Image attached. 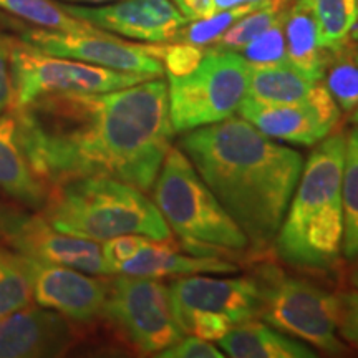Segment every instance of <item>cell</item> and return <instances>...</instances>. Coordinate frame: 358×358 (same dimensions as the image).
Returning a JSON list of instances; mask_svg holds the SVG:
<instances>
[{"instance_id": "cell-1", "label": "cell", "mask_w": 358, "mask_h": 358, "mask_svg": "<svg viewBox=\"0 0 358 358\" xmlns=\"http://www.w3.org/2000/svg\"><path fill=\"white\" fill-rule=\"evenodd\" d=\"M12 111L27 156L50 189L103 176L148 192L173 146L161 77L113 92L57 93Z\"/></svg>"}, {"instance_id": "cell-2", "label": "cell", "mask_w": 358, "mask_h": 358, "mask_svg": "<svg viewBox=\"0 0 358 358\" xmlns=\"http://www.w3.org/2000/svg\"><path fill=\"white\" fill-rule=\"evenodd\" d=\"M179 148L243 229L250 248L274 245L303 156L266 136L243 116L186 131Z\"/></svg>"}, {"instance_id": "cell-3", "label": "cell", "mask_w": 358, "mask_h": 358, "mask_svg": "<svg viewBox=\"0 0 358 358\" xmlns=\"http://www.w3.org/2000/svg\"><path fill=\"white\" fill-rule=\"evenodd\" d=\"M345 145V133H330L303 164L274 241L277 256L289 266L317 272L337 267L343 243Z\"/></svg>"}, {"instance_id": "cell-4", "label": "cell", "mask_w": 358, "mask_h": 358, "mask_svg": "<svg viewBox=\"0 0 358 358\" xmlns=\"http://www.w3.org/2000/svg\"><path fill=\"white\" fill-rule=\"evenodd\" d=\"M40 214L55 229L96 243L122 234L173 239L155 201L145 191L111 178H75L53 186Z\"/></svg>"}, {"instance_id": "cell-5", "label": "cell", "mask_w": 358, "mask_h": 358, "mask_svg": "<svg viewBox=\"0 0 358 358\" xmlns=\"http://www.w3.org/2000/svg\"><path fill=\"white\" fill-rule=\"evenodd\" d=\"M153 201L169 229L196 256L226 259L249 248V241L181 148H169L156 176Z\"/></svg>"}, {"instance_id": "cell-6", "label": "cell", "mask_w": 358, "mask_h": 358, "mask_svg": "<svg viewBox=\"0 0 358 358\" xmlns=\"http://www.w3.org/2000/svg\"><path fill=\"white\" fill-rule=\"evenodd\" d=\"M259 287V317L280 332L310 343L329 355H343L347 345L338 338V295L306 279L285 274L274 264L252 271Z\"/></svg>"}, {"instance_id": "cell-7", "label": "cell", "mask_w": 358, "mask_h": 358, "mask_svg": "<svg viewBox=\"0 0 358 358\" xmlns=\"http://www.w3.org/2000/svg\"><path fill=\"white\" fill-rule=\"evenodd\" d=\"M250 66L241 53L211 48L186 77H169L168 103L174 133L229 118L248 95Z\"/></svg>"}, {"instance_id": "cell-8", "label": "cell", "mask_w": 358, "mask_h": 358, "mask_svg": "<svg viewBox=\"0 0 358 358\" xmlns=\"http://www.w3.org/2000/svg\"><path fill=\"white\" fill-rule=\"evenodd\" d=\"M103 319L143 355H158L185 337L174 317L169 287L159 279L118 274L108 280Z\"/></svg>"}, {"instance_id": "cell-9", "label": "cell", "mask_w": 358, "mask_h": 358, "mask_svg": "<svg viewBox=\"0 0 358 358\" xmlns=\"http://www.w3.org/2000/svg\"><path fill=\"white\" fill-rule=\"evenodd\" d=\"M10 64L13 108L57 93H103L127 88L153 77L127 73L55 55H47L12 37Z\"/></svg>"}, {"instance_id": "cell-10", "label": "cell", "mask_w": 358, "mask_h": 358, "mask_svg": "<svg viewBox=\"0 0 358 358\" xmlns=\"http://www.w3.org/2000/svg\"><path fill=\"white\" fill-rule=\"evenodd\" d=\"M8 30L15 38L47 55L73 58L105 69L140 73L148 77H163L161 64L164 47L159 43H133L110 32H64L42 27L27 25L24 20L6 17Z\"/></svg>"}, {"instance_id": "cell-11", "label": "cell", "mask_w": 358, "mask_h": 358, "mask_svg": "<svg viewBox=\"0 0 358 358\" xmlns=\"http://www.w3.org/2000/svg\"><path fill=\"white\" fill-rule=\"evenodd\" d=\"M0 239L22 256L73 267L92 275H110L100 243L55 229L42 214L8 209Z\"/></svg>"}, {"instance_id": "cell-12", "label": "cell", "mask_w": 358, "mask_h": 358, "mask_svg": "<svg viewBox=\"0 0 358 358\" xmlns=\"http://www.w3.org/2000/svg\"><path fill=\"white\" fill-rule=\"evenodd\" d=\"M237 111L272 140L301 146L317 145L334 131L340 120V106L320 83H315L301 103L266 105L245 96Z\"/></svg>"}, {"instance_id": "cell-13", "label": "cell", "mask_w": 358, "mask_h": 358, "mask_svg": "<svg viewBox=\"0 0 358 358\" xmlns=\"http://www.w3.org/2000/svg\"><path fill=\"white\" fill-rule=\"evenodd\" d=\"M62 7L96 29L148 43L176 38L187 22L171 0H118L96 7L62 3Z\"/></svg>"}, {"instance_id": "cell-14", "label": "cell", "mask_w": 358, "mask_h": 358, "mask_svg": "<svg viewBox=\"0 0 358 358\" xmlns=\"http://www.w3.org/2000/svg\"><path fill=\"white\" fill-rule=\"evenodd\" d=\"M32 297L37 306L50 308L77 324L103 319L108 280L73 267L47 264L27 257Z\"/></svg>"}, {"instance_id": "cell-15", "label": "cell", "mask_w": 358, "mask_h": 358, "mask_svg": "<svg viewBox=\"0 0 358 358\" xmlns=\"http://www.w3.org/2000/svg\"><path fill=\"white\" fill-rule=\"evenodd\" d=\"M77 322L32 303L0 319V358L62 357L82 338Z\"/></svg>"}, {"instance_id": "cell-16", "label": "cell", "mask_w": 358, "mask_h": 358, "mask_svg": "<svg viewBox=\"0 0 358 358\" xmlns=\"http://www.w3.org/2000/svg\"><path fill=\"white\" fill-rule=\"evenodd\" d=\"M174 310L194 308L222 313L236 324L259 317L261 297L252 275L209 277V274L182 275L168 285Z\"/></svg>"}, {"instance_id": "cell-17", "label": "cell", "mask_w": 358, "mask_h": 358, "mask_svg": "<svg viewBox=\"0 0 358 358\" xmlns=\"http://www.w3.org/2000/svg\"><path fill=\"white\" fill-rule=\"evenodd\" d=\"M0 191L34 211H40L50 194V186L27 156L12 110L0 116Z\"/></svg>"}, {"instance_id": "cell-18", "label": "cell", "mask_w": 358, "mask_h": 358, "mask_svg": "<svg viewBox=\"0 0 358 358\" xmlns=\"http://www.w3.org/2000/svg\"><path fill=\"white\" fill-rule=\"evenodd\" d=\"M239 267L224 257L196 256V254H181L169 244V241L150 239L136 256L123 262L116 268V274L150 277H182L198 274H232Z\"/></svg>"}, {"instance_id": "cell-19", "label": "cell", "mask_w": 358, "mask_h": 358, "mask_svg": "<svg viewBox=\"0 0 358 358\" xmlns=\"http://www.w3.org/2000/svg\"><path fill=\"white\" fill-rule=\"evenodd\" d=\"M224 357L232 358H313L317 353L295 337L262 322L236 324L217 340Z\"/></svg>"}, {"instance_id": "cell-20", "label": "cell", "mask_w": 358, "mask_h": 358, "mask_svg": "<svg viewBox=\"0 0 358 358\" xmlns=\"http://www.w3.org/2000/svg\"><path fill=\"white\" fill-rule=\"evenodd\" d=\"M282 24L285 34V62L308 78L320 82L329 57L320 45L319 30L310 10L301 0H295L282 12Z\"/></svg>"}, {"instance_id": "cell-21", "label": "cell", "mask_w": 358, "mask_h": 358, "mask_svg": "<svg viewBox=\"0 0 358 358\" xmlns=\"http://www.w3.org/2000/svg\"><path fill=\"white\" fill-rule=\"evenodd\" d=\"M315 80L294 69L287 62L268 66H250L248 95L266 105L301 103L315 87Z\"/></svg>"}, {"instance_id": "cell-22", "label": "cell", "mask_w": 358, "mask_h": 358, "mask_svg": "<svg viewBox=\"0 0 358 358\" xmlns=\"http://www.w3.org/2000/svg\"><path fill=\"white\" fill-rule=\"evenodd\" d=\"M319 30L324 50L337 53L350 47V32L358 19L357 0H301Z\"/></svg>"}, {"instance_id": "cell-23", "label": "cell", "mask_w": 358, "mask_h": 358, "mask_svg": "<svg viewBox=\"0 0 358 358\" xmlns=\"http://www.w3.org/2000/svg\"><path fill=\"white\" fill-rule=\"evenodd\" d=\"M0 10L25 24L64 32H100L95 25L70 15L55 0H0Z\"/></svg>"}, {"instance_id": "cell-24", "label": "cell", "mask_w": 358, "mask_h": 358, "mask_svg": "<svg viewBox=\"0 0 358 358\" xmlns=\"http://www.w3.org/2000/svg\"><path fill=\"white\" fill-rule=\"evenodd\" d=\"M343 206V256L348 261L358 259V128L347 133L345 159L342 173Z\"/></svg>"}, {"instance_id": "cell-25", "label": "cell", "mask_w": 358, "mask_h": 358, "mask_svg": "<svg viewBox=\"0 0 358 358\" xmlns=\"http://www.w3.org/2000/svg\"><path fill=\"white\" fill-rule=\"evenodd\" d=\"M32 301V279L27 257L0 245V319L30 306Z\"/></svg>"}, {"instance_id": "cell-26", "label": "cell", "mask_w": 358, "mask_h": 358, "mask_svg": "<svg viewBox=\"0 0 358 358\" xmlns=\"http://www.w3.org/2000/svg\"><path fill=\"white\" fill-rule=\"evenodd\" d=\"M289 0H272V2L264 3V6L257 7L243 19L237 20L234 25L222 35L216 42V47L219 50H232L239 52L244 48L250 40L256 38L259 34L267 30L274 22L280 19L282 12H284L285 3Z\"/></svg>"}, {"instance_id": "cell-27", "label": "cell", "mask_w": 358, "mask_h": 358, "mask_svg": "<svg viewBox=\"0 0 358 358\" xmlns=\"http://www.w3.org/2000/svg\"><path fill=\"white\" fill-rule=\"evenodd\" d=\"M332 55L334 60H329L324 73L325 87L340 108L350 113L358 106V64L353 55H348V48Z\"/></svg>"}, {"instance_id": "cell-28", "label": "cell", "mask_w": 358, "mask_h": 358, "mask_svg": "<svg viewBox=\"0 0 358 358\" xmlns=\"http://www.w3.org/2000/svg\"><path fill=\"white\" fill-rule=\"evenodd\" d=\"M264 6V3H244V6H236L231 8H224L221 12H216L214 15L208 17V19L196 20L194 24L182 27L179 30L176 38L179 42H187L198 47H206V45L216 43L219 38L222 37L237 20L243 19L257 7Z\"/></svg>"}, {"instance_id": "cell-29", "label": "cell", "mask_w": 358, "mask_h": 358, "mask_svg": "<svg viewBox=\"0 0 358 358\" xmlns=\"http://www.w3.org/2000/svg\"><path fill=\"white\" fill-rule=\"evenodd\" d=\"M241 55L248 62L249 66H268L284 64L285 62V34L284 24L280 19L274 22L267 30L259 34L241 48Z\"/></svg>"}, {"instance_id": "cell-30", "label": "cell", "mask_w": 358, "mask_h": 358, "mask_svg": "<svg viewBox=\"0 0 358 358\" xmlns=\"http://www.w3.org/2000/svg\"><path fill=\"white\" fill-rule=\"evenodd\" d=\"M174 317H176L182 334L194 335V337L209 340V342L222 338L234 327V322L229 317L208 310L182 308V310H174Z\"/></svg>"}, {"instance_id": "cell-31", "label": "cell", "mask_w": 358, "mask_h": 358, "mask_svg": "<svg viewBox=\"0 0 358 358\" xmlns=\"http://www.w3.org/2000/svg\"><path fill=\"white\" fill-rule=\"evenodd\" d=\"M203 57L204 50L198 45L179 42L164 47L161 62H163L168 77H186L198 69L203 62Z\"/></svg>"}, {"instance_id": "cell-32", "label": "cell", "mask_w": 358, "mask_h": 358, "mask_svg": "<svg viewBox=\"0 0 358 358\" xmlns=\"http://www.w3.org/2000/svg\"><path fill=\"white\" fill-rule=\"evenodd\" d=\"M150 239L151 237L141 234H122L105 241L101 245V250L106 267L110 271V275H115L118 266H122L123 262H127L133 256H136L150 243Z\"/></svg>"}, {"instance_id": "cell-33", "label": "cell", "mask_w": 358, "mask_h": 358, "mask_svg": "<svg viewBox=\"0 0 358 358\" xmlns=\"http://www.w3.org/2000/svg\"><path fill=\"white\" fill-rule=\"evenodd\" d=\"M156 357L161 358H222L224 353L221 348L213 345L209 340L194 337V335H185L179 338L171 347L161 350Z\"/></svg>"}, {"instance_id": "cell-34", "label": "cell", "mask_w": 358, "mask_h": 358, "mask_svg": "<svg viewBox=\"0 0 358 358\" xmlns=\"http://www.w3.org/2000/svg\"><path fill=\"white\" fill-rule=\"evenodd\" d=\"M338 334L358 350V289L338 295Z\"/></svg>"}, {"instance_id": "cell-35", "label": "cell", "mask_w": 358, "mask_h": 358, "mask_svg": "<svg viewBox=\"0 0 358 358\" xmlns=\"http://www.w3.org/2000/svg\"><path fill=\"white\" fill-rule=\"evenodd\" d=\"M12 35L0 32V116L13 108V78L10 64Z\"/></svg>"}, {"instance_id": "cell-36", "label": "cell", "mask_w": 358, "mask_h": 358, "mask_svg": "<svg viewBox=\"0 0 358 358\" xmlns=\"http://www.w3.org/2000/svg\"><path fill=\"white\" fill-rule=\"evenodd\" d=\"M186 20H203L217 12L216 0H171Z\"/></svg>"}, {"instance_id": "cell-37", "label": "cell", "mask_w": 358, "mask_h": 358, "mask_svg": "<svg viewBox=\"0 0 358 358\" xmlns=\"http://www.w3.org/2000/svg\"><path fill=\"white\" fill-rule=\"evenodd\" d=\"M272 0H216L217 10H224V8H231L236 6H244V3H267Z\"/></svg>"}, {"instance_id": "cell-38", "label": "cell", "mask_w": 358, "mask_h": 358, "mask_svg": "<svg viewBox=\"0 0 358 358\" xmlns=\"http://www.w3.org/2000/svg\"><path fill=\"white\" fill-rule=\"evenodd\" d=\"M66 2H77L80 6H103V3L118 2V0H66Z\"/></svg>"}, {"instance_id": "cell-39", "label": "cell", "mask_w": 358, "mask_h": 358, "mask_svg": "<svg viewBox=\"0 0 358 358\" xmlns=\"http://www.w3.org/2000/svg\"><path fill=\"white\" fill-rule=\"evenodd\" d=\"M348 280H350L352 287L358 289V262L355 264V266L352 267V271H350V275H348Z\"/></svg>"}, {"instance_id": "cell-40", "label": "cell", "mask_w": 358, "mask_h": 358, "mask_svg": "<svg viewBox=\"0 0 358 358\" xmlns=\"http://www.w3.org/2000/svg\"><path fill=\"white\" fill-rule=\"evenodd\" d=\"M8 209H10V208H6V206H3L2 203H0V234H2L3 221H6V217H7V213H8Z\"/></svg>"}, {"instance_id": "cell-41", "label": "cell", "mask_w": 358, "mask_h": 358, "mask_svg": "<svg viewBox=\"0 0 358 358\" xmlns=\"http://www.w3.org/2000/svg\"><path fill=\"white\" fill-rule=\"evenodd\" d=\"M352 122L355 123V124H358V106L355 110H353V115H352Z\"/></svg>"}, {"instance_id": "cell-42", "label": "cell", "mask_w": 358, "mask_h": 358, "mask_svg": "<svg viewBox=\"0 0 358 358\" xmlns=\"http://www.w3.org/2000/svg\"><path fill=\"white\" fill-rule=\"evenodd\" d=\"M353 58H355V62L358 64V48H357L355 52H353Z\"/></svg>"}, {"instance_id": "cell-43", "label": "cell", "mask_w": 358, "mask_h": 358, "mask_svg": "<svg viewBox=\"0 0 358 358\" xmlns=\"http://www.w3.org/2000/svg\"><path fill=\"white\" fill-rule=\"evenodd\" d=\"M357 6H358V0H357Z\"/></svg>"}]
</instances>
